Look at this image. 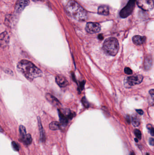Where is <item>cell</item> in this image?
Segmentation results:
<instances>
[{
    "label": "cell",
    "mask_w": 154,
    "mask_h": 155,
    "mask_svg": "<svg viewBox=\"0 0 154 155\" xmlns=\"http://www.w3.org/2000/svg\"><path fill=\"white\" fill-rule=\"evenodd\" d=\"M3 132V130L1 126H0V132Z\"/></svg>",
    "instance_id": "32"
},
{
    "label": "cell",
    "mask_w": 154,
    "mask_h": 155,
    "mask_svg": "<svg viewBox=\"0 0 154 155\" xmlns=\"http://www.w3.org/2000/svg\"><path fill=\"white\" fill-rule=\"evenodd\" d=\"M46 97L47 100L52 104H53V105H58L60 103L58 100L52 95L50 94H47Z\"/></svg>",
    "instance_id": "16"
},
{
    "label": "cell",
    "mask_w": 154,
    "mask_h": 155,
    "mask_svg": "<svg viewBox=\"0 0 154 155\" xmlns=\"http://www.w3.org/2000/svg\"><path fill=\"white\" fill-rule=\"evenodd\" d=\"M143 76L141 75H134L127 77V84L130 86H134L138 84L142 83L143 80Z\"/></svg>",
    "instance_id": "8"
},
{
    "label": "cell",
    "mask_w": 154,
    "mask_h": 155,
    "mask_svg": "<svg viewBox=\"0 0 154 155\" xmlns=\"http://www.w3.org/2000/svg\"><path fill=\"white\" fill-rule=\"evenodd\" d=\"M84 84H85V82H82V83L80 84V86L81 89H83V87H84Z\"/></svg>",
    "instance_id": "30"
},
{
    "label": "cell",
    "mask_w": 154,
    "mask_h": 155,
    "mask_svg": "<svg viewBox=\"0 0 154 155\" xmlns=\"http://www.w3.org/2000/svg\"><path fill=\"white\" fill-rule=\"evenodd\" d=\"M12 146L13 148L15 151H19L20 150L19 145L16 142H14V141L12 142Z\"/></svg>",
    "instance_id": "21"
},
{
    "label": "cell",
    "mask_w": 154,
    "mask_h": 155,
    "mask_svg": "<svg viewBox=\"0 0 154 155\" xmlns=\"http://www.w3.org/2000/svg\"><path fill=\"white\" fill-rule=\"evenodd\" d=\"M135 140L136 142H138V140H137V139H136V138H135Z\"/></svg>",
    "instance_id": "34"
},
{
    "label": "cell",
    "mask_w": 154,
    "mask_h": 155,
    "mask_svg": "<svg viewBox=\"0 0 154 155\" xmlns=\"http://www.w3.org/2000/svg\"><path fill=\"white\" fill-rule=\"evenodd\" d=\"M150 94H151V96H152V97H153L154 95V89H151V90L150 91Z\"/></svg>",
    "instance_id": "28"
},
{
    "label": "cell",
    "mask_w": 154,
    "mask_h": 155,
    "mask_svg": "<svg viewBox=\"0 0 154 155\" xmlns=\"http://www.w3.org/2000/svg\"><path fill=\"white\" fill-rule=\"evenodd\" d=\"M101 26L96 22H89L86 25V30L88 33L95 34L100 31Z\"/></svg>",
    "instance_id": "7"
},
{
    "label": "cell",
    "mask_w": 154,
    "mask_h": 155,
    "mask_svg": "<svg viewBox=\"0 0 154 155\" xmlns=\"http://www.w3.org/2000/svg\"><path fill=\"white\" fill-rule=\"evenodd\" d=\"M146 41L145 36L135 35L133 38V41L134 43L136 45H141L143 44Z\"/></svg>",
    "instance_id": "12"
},
{
    "label": "cell",
    "mask_w": 154,
    "mask_h": 155,
    "mask_svg": "<svg viewBox=\"0 0 154 155\" xmlns=\"http://www.w3.org/2000/svg\"><path fill=\"white\" fill-rule=\"evenodd\" d=\"M135 134L136 136L137 137V138L139 139H141L142 138V134H141V131L138 129H135L134 131Z\"/></svg>",
    "instance_id": "23"
},
{
    "label": "cell",
    "mask_w": 154,
    "mask_h": 155,
    "mask_svg": "<svg viewBox=\"0 0 154 155\" xmlns=\"http://www.w3.org/2000/svg\"><path fill=\"white\" fill-rule=\"evenodd\" d=\"M49 128L52 130H57L59 129L61 127V124L58 122H52L49 124Z\"/></svg>",
    "instance_id": "18"
},
{
    "label": "cell",
    "mask_w": 154,
    "mask_h": 155,
    "mask_svg": "<svg viewBox=\"0 0 154 155\" xmlns=\"http://www.w3.org/2000/svg\"><path fill=\"white\" fill-rule=\"evenodd\" d=\"M38 123H39V129L40 137L41 140L42 142H43L45 140V133H44V131L43 130V127H42L41 122L40 118H39V117H38Z\"/></svg>",
    "instance_id": "15"
},
{
    "label": "cell",
    "mask_w": 154,
    "mask_h": 155,
    "mask_svg": "<svg viewBox=\"0 0 154 155\" xmlns=\"http://www.w3.org/2000/svg\"><path fill=\"white\" fill-rule=\"evenodd\" d=\"M22 141L24 143V144L26 145L30 144L32 142V138L30 134H27L22 139Z\"/></svg>",
    "instance_id": "17"
},
{
    "label": "cell",
    "mask_w": 154,
    "mask_h": 155,
    "mask_svg": "<svg viewBox=\"0 0 154 155\" xmlns=\"http://www.w3.org/2000/svg\"><path fill=\"white\" fill-rule=\"evenodd\" d=\"M18 71L30 81L37 78L40 77L42 74L41 71L33 63L27 60H22L17 65Z\"/></svg>",
    "instance_id": "1"
},
{
    "label": "cell",
    "mask_w": 154,
    "mask_h": 155,
    "mask_svg": "<svg viewBox=\"0 0 154 155\" xmlns=\"http://www.w3.org/2000/svg\"><path fill=\"white\" fill-rule=\"evenodd\" d=\"M119 45L117 39L114 37L108 38L103 45V50L106 54L115 56L118 52Z\"/></svg>",
    "instance_id": "3"
},
{
    "label": "cell",
    "mask_w": 154,
    "mask_h": 155,
    "mask_svg": "<svg viewBox=\"0 0 154 155\" xmlns=\"http://www.w3.org/2000/svg\"><path fill=\"white\" fill-rule=\"evenodd\" d=\"M98 38L99 40H102L104 39V36L102 34H100L98 35Z\"/></svg>",
    "instance_id": "29"
},
{
    "label": "cell",
    "mask_w": 154,
    "mask_h": 155,
    "mask_svg": "<svg viewBox=\"0 0 154 155\" xmlns=\"http://www.w3.org/2000/svg\"><path fill=\"white\" fill-rule=\"evenodd\" d=\"M130 155H135L134 153V152H132V153H131V154Z\"/></svg>",
    "instance_id": "33"
},
{
    "label": "cell",
    "mask_w": 154,
    "mask_h": 155,
    "mask_svg": "<svg viewBox=\"0 0 154 155\" xmlns=\"http://www.w3.org/2000/svg\"><path fill=\"white\" fill-rule=\"evenodd\" d=\"M136 111L138 114L141 115L143 114V111L142 109H137Z\"/></svg>",
    "instance_id": "27"
},
{
    "label": "cell",
    "mask_w": 154,
    "mask_h": 155,
    "mask_svg": "<svg viewBox=\"0 0 154 155\" xmlns=\"http://www.w3.org/2000/svg\"><path fill=\"white\" fill-rule=\"evenodd\" d=\"M137 3L144 11H151L154 8L153 0H137Z\"/></svg>",
    "instance_id": "6"
},
{
    "label": "cell",
    "mask_w": 154,
    "mask_h": 155,
    "mask_svg": "<svg viewBox=\"0 0 154 155\" xmlns=\"http://www.w3.org/2000/svg\"><path fill=\"white\" fill-rule=\"evenodd\" d=\"M56 83L60 87H65L68 85V82L65 77L58 75L56 78Z\"/></svg>",
    "instance_id": "11"
},
{
    "label": "cell",
    "mask_w": 154,
    "mask_h": 155,
    "mask_svg": "<svg viewBox=\"0 0 154 155\" xmlns=\"http://www.w3.org/2000/svg\"><path fill=\"white\" fill-rule=\"evenodd\" d=\"M126 119L127 120V122H128L129 124H130L131 121H130V117H129V116H127V117Z\"/></svg>",
    "instance_id": "31"
},
{
    "label": "cell",
    "mask_w": 154,
    "mask_h": 155,
    "mask_svg": "<svg viewBox=\"0 0 154 155\" xmlns=\"http://www.w3.org/2000/svg\"><path fill=\"white\" fill-rule=\"evenodd\" d=\"M147 128L149 130V132H150V134L152 136H154V128L152 126L151 124H148L147 125Z\"/></svg>",
    "instance_id": "22"
},
{
    "label": "cell",
    "mask_w": 154,
    "mask_h": 155,
    "mask_svg": "<svg viewBox=\"0 0 154 155\" xmlns=\"http://www.w3.org/2000/svg\"><path fill=\"white\" fill-rule=\"evenodd\" d=\"M136 0H130L126 6L123 8L120 12V15L122 18H125L131 14L134 8Z\"/></svg>",
    "instance_id": "5"
},
{
    "label": "cell",
    "mask_w": 154,
    "mask_h": 155,
    "mask_svg": "<svg viewBox=\"0 0 154 155\" xmlns=\"http://www.w3.org/2000/svg\"><path fill=\"white\" fill-rule=\"evenodd\" d=\"M81 101H82V103H83V105L85 106V107H89V104L87 100H86V97H83L82 100H81Z\"/></svg>",
    "instance_id": "24"
},
{
    "label": "cell",
    "mask_w": 154,
    "mask_h": 155,
    "mask_svg": "<svg viewBox=\"0 0 154 155\" xmlns=\"http://www.w3.org/2000/svg\"><path fill=\"white\" fill-rule=\"evenodd\" d=\"M152 56H147L145 60L144 64L145 69L146 70H149L152 67Z\"/></svg>",
    "instance_id": "14"
},
{
    "label": "cell",
    "mask_w": 154,
    "mask_h": 155,
    "mask_svg": "<svg viewBox=\"0 0 154 155\" xmlns=\"http://www.w3.org/2000/svg\"><path fill=\"white\" fill-rule=\"evenodd\" d=\"M33 1H43V0H33Z\"/></svg>",
    "instance_id": "35"
},
{
    "label": "cell",
    "mask_w": 154,
    "mask_h": 155,
    "mask_svg": "<svg viewBox=\"0 0 154 155\" xmlns=\"http://www.w3.org/2000/svg\"><path fill=\"white\" fill-rule=\"evenodd\" d=\"M30 2L28 0H18L15 6V12L16 13H20L26 6L29 5Z\"/></svg>",
    "instance_id": "9"
},
{
    "label": "cell",
    "mask_w": 154,
    "mask_h": 155,
    "mask_svg": "<svg viewBox=\"0 0 154 155\" xmlns=\"http://www.w3.org/2000/svg\"><path fill=\"white\" fill-rule=\"evenodd\" d=\"M132 123L134 127H137L140 125V118L137 115H135L132 117Z\"/></svg>",
    "instance_id": "19"
},
{
    "label": "cell",
    "mask_w": 154,
    "mask_h": 155,
    "mask_svg": "<svg viewBox=\"0 0 154 155\" xmlns=\"http://www.w3.org/2000/svg\"><path fill=\"white\" fill-rule=\"evenodd\" d=\"M19 132H20V136L21 139L26 135V131L25 127L24 126L20 125L19 127Z\"/></svg>",
    "instance_id": "20"
},
{
    "label": "cell",
    "mask_w": 154,
    "mask_h": 155,
    "mask_svg": "<svg viewBox=\"0 0 154 155\" xmlns=\"http://www.w3.org/2000/svg\"><path fill=\"white\" fill-rule=\"evenodd\" d=\"M66 9L68 14L76 20L79 21L87 20L86 11L74 0H70L68 2Z\"/></svg>",
    "instance_id": "2"
},
{
    "label": "cell",
    "mask_w": 154,
    "mask_h": 155,
    "mask_svg": "<svg viewBox=\"0 0 154 155\" xmlns=\"http://www.w3.org/2000/svg\"><path fill=\"white\" fill-rule=\"evenodd\" d=\"M124 72L127 74H133V71L130 68L126 67L124 69Z\"/></svg>",
    "instance_id": "25"
},
{
    "label": "cell",
    "mask_w": 154,
    "mask_h": 155,
    "mask_svg": "<svg viewBox=\"0 0 154 155\" xmlns=\"http://www.w3.org/2000/svg\"><path fill=\"white\" fill-rule=\"evenodd\" d=\"M58 114L61 124L63 125H67L69 119H72L74 117V114L68 109H58Z\"/></svg>",
    "instance_id": "4"
},
{
    "label": "cell",
    "mask_w": 154,
    "mask_h": 155,
    "mask_svg": "<svg viewBox=\"0 0 154 155\" xmlns=\"http://www.w3.org/2000/svg\"><path fill=\"white\" fill-rule=\"evenodd\" d=\"M9 37L6 32H4L0 34V45L5 47L8 45Z\"/></svg>",
    "instance_id": "10"
},
{
    "label": "cell",
    "mask_w": 154,
    "mask_h": 155,
    "mask_svg": "<svg viewBox=\"0 0 154 155\" xmlns=\"http://www.w3.org/2000/svg\"><path fill=\"white\" fill-rule=\"evenodd\" d=\"M98 12L100 15H108L109 13V7L107 5H101L99 7Z\"/></svg>",
    "instance_id": "13"
},
{
    "label": "cell",
    "mask_w": 154,
    "mask_h": 155,
    "mask_svg": "<svg viewBox=\"0 0 154 155\" xmlns=\"http://www.w3.org/2000/svg\"><path fill=\"white\" fill-rule=\"evenodd\" d=\"M149 143L151 145L153 146L154 144V140L153 138H150L149 139Z\"/></svg>",
    "instance_id": "26"
}]
</instances>
